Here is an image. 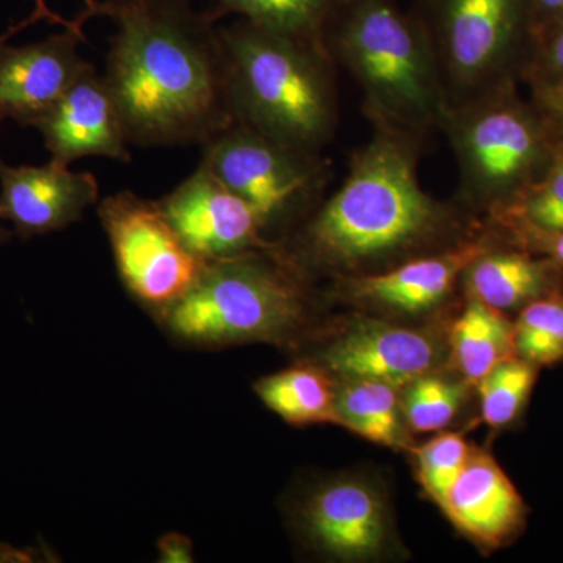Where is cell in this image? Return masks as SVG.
Segmentation results:
<instances>
[{
    "label": "cell",
    "mask_w": 563,
    "mask_h": 563,
    "mask_svg": "<svg viewBox=\"0 0 563 563\" xmlns=\"http://www.w3.org/2000/svg\"><path fill=\"white\" fill-rule=\"evenodd\" d=\"M14 233L11 231V229L7 228L5 221L2 220V217H0V246H3V244L10 243L11 239H13Z\"/></svg>",
    "instance_id": "obj_35"
},
{
    "label": "cell",
    "mask_w": 563,
    "mask_h": 563,
    "mask_svg": "<svg viewBox=\"0 0 563 563\" xmlns=\"http://www.w3.org/2000/svg\"><path fill=\"white\" fill-rule=\"evenodd\" d=\"M537 243L543 244L544 250L559 265L563 266V231L553 233L529 232Z\"/></svg>",
    "instance_id": "obj_32"
},
{
    "label": "cell",
    "mask_w": 563,
    "mask_h": 563,
    "mask_svg": "<svg viewBox=\"0 0 563 563\" xmlns=\"http://www.w3.org/2000/svg\"><path fill=\"white\" fill-rule=\"evenodd\" d=\"M547 101L563 120V80L547 90Z\"/></svg>",
    "instance_id": "obj_34"
},
{
    "label": "cell",
    "mask_w": 563,
    "mask_h": 563,
    "mask_svg": "<svg viewBox=\"0 0 563 563\" xmlns=\"http://www.w3.org/2000/svg\"><path fill=\"white\" fill-rule=\"evenodd\" d=\"M459 531L487 548H499L523 529L526 506L498 462L474 451L442 504Z\"/></svg>",
    "instance_id": "obj_16"
},
{
    "label": "cell",
    "mask_w": 563,
    "mask_h": 563,
    "mask_svg": "<svg viewBox=\"0 0 563 563\" xmlns=\"http://www.w3.org/2000/svg\"><path fill=\"white\" fill-rule=\"evenodd\" d=\"M220 33L233 122L318 154L331 139L336 117L324 44L246 20Z\"/></svg>",
    "instance_id": "obj_3"
},
{
    "label": "cell",
    "mask_w": 563,
    "mask_h": 563,
    "mask_svg": "<svg viewBox=\"0 0 563 563\" xmlns=\"http://www.w3.org/2000/svg\"><path fill=\"white\" fill-rule=\"evenodd\" d=\"M157 318L187 346L279 344L306 324V288L295 262L266 247L206 262L190 290Z\"/></svg>",
    "instance_id": "obj_5"
},
{
    "label": "cell",
    "mask_w": 563,
    "mask_h": 563,
    "mask_svg": "<svg viewBox=\"0 0 563 563\" xmlns=\"http://www.w3.org/2000/svg\"><path fill=\"white\" fill-rule=\"evenodd\" d=\"M40 554L33 550H21L11 544L0 543V562H35Z\"/></svg>",
    "instance_id": "obj_33"
},
{
    "label": "cell",
    "mask_w": 563,
    "mask_h": 563,
    "mask_svg": "<svg viewBox=\"0 0 563 563\" xmlns=\"http://www.w3.org/2000/svg\"><path fill=\"white\" fill-rule=\"evenodd\" d=\"M537 372L536 365L517 355L492 369L477 384L483 420L492 428H504L517 420L531 396Z\"/></svg>",
    "instance_id": "obj_24"
},
{
    "label": "cell",
    "mask_w": 563,
    "mask_h": 563,
    "mask_svg": "<svg viewBox=\"0 0 563 563\" xmlns=\"http://www.w3.org/2000/svg\"><path fill=\"white\" fill-rule=\"evenodd\" d=\"M322 43L362 85L377 122L412 135L443 122L450 102L417 13L395 0H342Z\"/></svg>",
    "instance_id": "obj_4"
},
{
    "label": "cell",
    "mask_w": 563,
    "mask_h": 563,
    "mask_svg": "<svg viewBox=\"0 0 563 563\" xmlns=\"http://www.w3.org/2000/svg\"><path fill=\"white\" fill-rule=\"evenodd\" d=\"M92 18L117 32L107 54V87L131 144L190 146L233 124L217 10L192 0H92Z\"/></svg>",
    "instance_id": "obj_1"
},
{
    "label": "cell",
    "mask_w": 563,
    "mask_h": 563,
    "mask_svg": "<svg viewBox=\"0 0 563 563\" xmlns=\"http://www.w3.org/2000/svg\"><path fill=\"white\" fill-rule=\"evenodd\" d=\"M443 124L450 129L466 190L476 199L501 196L539 154L536 129L507 103L474 96L448 107Z\"/></svg>",
    "instance_id": "obj_9"
},
{
    "label": "cell",
    "mask_w": 563,
    "mask_h": 563,
    "mask_svg": "<svg viewBox=\"0 0 563 563\" xmlns=\"http://www.w3.org/2000/svg\"><path fill=\"white\" fill-rule=\"evenodd\" d=\"M218 14L235 13L258 27L322 43L325 25L342 0H214Z\"/></svg>",
    "instance_id": "obj_22"
},
{
    "label": "cell",
    "mask_w": 563,
    "mask_h": 563,
    "mask_svg": "<svg viewBox=\"0 0 563 563\" xmlns=\"http://www.w3.org/2000/svg\"><path fill=\"white\" fill-rule=\"evenodd\" d=\"M398 388L380 380L344 379L335 393L339 424L369 442L404 450L409 442Z\"/></svg>",
    "instance_id": "obj_20"
},
{
    "label": "cell",
    "mask_w": 563,
    "mask_h": 563,
    "mask_svg": "<svg viewBox=\"0 0 563 563\" xmlns=\"http://www.w3.org/2000/svg\"><path fill=\"white\" fill-rule=\"evenodd\" d=\"M451 346L459 372L477 385L499 363L514 357V322L472 296L454 322Z\"/></svg>",
    "instance_id": "obj_19"
},
{
    "label": "cell",
    "mask_w": 563,
    "mask_h": 563,
    "mask_svg": "<svg viewBox=\"0 0 563 563\" xmlns=\"http://www.w3.org/2000/svg\"><path fill=\"white\" fill-rule=\"evenodd\" d=\"M504 218L520 222L525 232H562L563 161L555 163L544 180L532 185L507 206Z\"/></svg>",
    "instance_id": "obj_26"
},
{
    "label": "cell",
    "mask_w": 563,
    "mask_h": 563,
    "mask_svg": "<svg viewBox=\"0 0 563 563\" xmlns=\"http://www.w3.org/2000/svg\"><path fill=\"white\" fill-rule=\"evenodd\" d=\"M33 129L43 135L51 161L60 165L69 166L85 157L131 162V141L120 110L92 65Z\"/></svg>",
    "instance_id": "obj_13"
},
{
    "label": "cell",
    "mask_w": 563,
    "mask_h": 563,
    "mask_svg": "<svg viewBox=\"0 0 563 563\" xmlns=\"http://www.w3.org/2000/svg\"><path fill=\"white\" fill-rule=\"evenodd\" d=\"M529 16L553 24L563 18V0H529Z\"/></svg>",
    "instance_id": "obj_31"
},
{
    "label": "cell",
    "mask_w": 563,
    "mask_h": 563,
    "mask_svg": "<svg viewBox=\"0 0 563 563\" xmlns=\"http://www.w3.org/2000/svg\"><path fill=\"white\" fill-rule=\"evenodd\" d=\"M515 355L540 366L563 361V296H542L525 306L514 322Z\"/></svg>",
    "instance_id": "obj_23"
},
{
    "label": "cell",
    "mask_w": 563,
    "mask_h": 563,
    "mask_svg": "<svg viewBox=\"0 0 563 563\" xmlns=\"http://www.w3.org/2000/svg\"><path fill=\"white\" fill-rule=\"evenodd\" d=\"M551 282L550 263L515 252H484L466 269L470 295L501 312L551 295Z\"/></svg>",
    "instance_id": "obj_18"
},
{
    "label": "cell",
    "mask_w": 563,
    "mask_h": 563,
    "mask_svg": "<svg viewBox=\"0 0 563 563\" xmlns=\"http://www.w3.org/2000/svg\"><path fill=\"white\" fill-rule=\"evenodd\" d=\"M446 220L418 180L412 133L377 122L342 187L303 229L302 252L318 265L358 268L412 250Z\"/></svg>",
    "instance_id": "obj_2"
},
{
    "label": "cell",
    "mask_w": 563,
    "mask_h": 563,
    "mask_svg": "<svg viewBox=\"0 0 563 563\" xmlns=\"http://www.w3.org/2000/svg\"><path fill=\"white\" fill-rule=\"evenodd\" d=\"M40 21H51L55 22V24L62 25H66L69 22L68 20H63V18L58 16L57 13H54V11L46 5L44 0H36L35 10H33L25 20L18 22V24L10 25L5 32L0 33V47H2L3 44L9 43V41L13 38V36H16L18 33L25 31V29L31 27L32 24H36V22Z\"/></svg>",
    "instance_id": "obj_29"
},
{
    "label": "cell",
    "mask_w": 563,
    "mask_h": 563,
    "mask_svg": "<svg viewBox=\"0 0 563 563\" xmlns=\"http://www.w3.org/2000/svg\"><path fill=\"white\" fill-rule=\"evenodd\" d=\"M184 243L203 262L276 244L263 239V222L206 163L158 201Z\"/></svg>",
    "instance_id": "obj_10"
},
{
    "label": "cell",
    "mask_w": 563,
    "mask_h": 563,
    "mask_svg": "<svg viewBox=\"0 0 563 563\" xmlns=\"http://www.w3.org/2000/svg\"><path fill=\"white\" fill-rule=\"evenodd\" d=\"M98 214L122 285L155 317L198 280L206 262L184 243L158 201L120 191L99 202Z\"/></svg>",
    "instance_id": "obj_6"
},
{
    "label": "cell",
    "mask_w": 563,
    "mask_h": 563,
    "mask_svg": "<svg viewBox=\"0 0 563 563\" xmlns=\"http://www.w3.org/2000/svg\"><path fill=\"white\" fill-rule=\"evenodd\" d=\"M298 523L313 548L342 561L374 558L388 537L384 496L365 481L339 479L314 488L299 506Z\"/></svg>",
    "instance_id": "obj_14"
},
{
    "label": "cell",
    "mask_w": 563,
    "mask_h": 563,
    "mask_svg": "<svg viewBox=\"0 0 563 563\" xmlns=\"http://www.w3.org/2000/svg\"><path fill=\"white\" fill-rule=\"evenodd\" d=\"M550 29L551 35L547 44L548 65L563 76V18L550 24Z\"/></svg>",
    "instance_id": "obj_30"
},
{
    "label": "cell",
    "mask_w": 563,
    "mask_h": 563,
    "mask_svg": "<svg viewBox=\"0 0 563 563\" xmlns=\"http://www.w3.org/2000/svg\"><path fill=\"white\" fill-rule=\"evenodd\" d=\"M472 448L459 433H440L417 451L418 479L429 496L442 506Z\"/></svg>",
    "instance_id": "obj_27"
},
{
    "label": "cell",
    "mask_w": 563,
    "mask_h": 563,
    "mask_svg": "<svg viewBox=\"0 0 563 563\" xmlns=\"http://www.w3.org/2000/svg\"><path fill=\"white\" fill-rule=\"evenodd\" d=\"M99 203V181L69 166H11L0 158V217L21 240L65 231Z\"/></svg>",
    "instance_id": "obj_12"
},
{
    "label": "cell",
    "mask_w": 563,
    "mask_h": 563,
    "mask_svg": "<svg viewBox=\"0 0 563 563\" xmlns=\"http://www.w3.org/2000/svg\"><path fill=\"white\" fill-rule=\"evenodd\" d=\"M525 11L529 0H421L415 13L428 31L446 98L453 91L459 99L454 106L479 95Z\"/></svg>",
    "instance_id": "obj_8"
},
{
    "label": "cell",
    "mask_w": 563,
    "mask_h": 563,
    "mask_svg": "<svg viewBox=\"0 0 563 563\" xmlns=\"http://www.w3.org/2000/svg\"><path fill=\"white\" fill-rule=\"evenodd\" d=\"M85 2V5H90V3L92 2V0H84Z\"/></svg>",
    "instance_id": "obj_36"
},
{
    "label": "cell",
    "mask_w": 563,
    "mask_h": 563,
    "mask_svg": "<svg viewBox=\"0 0 563 563\" xmlns=\"http://www.w3.org/2000/svg\"><path fill=\"white\" fill-rule=\"evenodd\" d=\"M158 561L162 563L195 562V547L187 536L179 532L166 533L157 543Z\"/></svg>",
    "instance_id": "obj_28"
},
{
    "label": "cell",
    "mask_w": 563,
    "mask_h": 563,
    "mask_svg": "<svg viewBox=\"0 0 563 563\" xmlns=\"http://www.w3.org/2000/svg\"><path fill=\"white\" fill-rule=\"evenodd\" d=\"M85 7L79 16L36 43L0 47V120L21 128L36 122L55 106L91 63L79 54L85 41L84 25L91 20Z\"/></svg>",
    "instance_id": "obj_11"
},
{
    "label": "cell",
    "mask_w": 563,
    "mask_h": 563,
    "mask_svg": "<svg viewBox=\"0 0 563 563\" xmlns=\"http://www.w3.org/2000/svg\"><path fill=\"white\" fill-rule=\"evenodd\" d=\"M485 252L466 243L431 257L415 258L398 268L365 274L346 282L351 298L398 312L417 313L446 298L455 282Z\"/></svg>",
    "instance_id": "obj_17"
},
{
    "label": "cell",
    "mask_w": 563,
    "mask_h": 563,
    "mask_svg": "<svg viewBox=\"0 0 563 563\" xmlns=\"http://www.w3.org/2000/svg\"><path fill=\"white\" fill-rule=\"evenodd\" d=\"M202 163L257 211L263 228L287 220L317 198L325 165L250 125L233 122L203 144Z\"/></svg>",
    "instance_id": "obj_7"
},
{
    "label": "cell",
    "mask_w": 563,
    "mask_h": 563,
    "mask_svg": "<svg viewBox=\"0 0 563 563\" xmlns=\"http://www.w3.org/2000/svg\"><path fill=\"white\" fill-rule=\"evenodd\" d=\"M402 398V415L407 426L415 432L443 431L454 420L465 398V387L442 377H418L406 385Z\"/></svg>",
    "instance_id": "obj_25"
},
{
    "label": "cell",
    "mask_w": 563,
    "mask_h": 563,
    "mask_svg": "<svg viewBox=\"0 0 563 563\" xmlns=\"http://www.w3.org/2000/svg\"><path fill=\"white\" fill-rule=\"evenodd\" d=\"M321 368L343 379H372L406 387L429 374L435 343L426 333L376 320L355 322L318 357Z\"/></svg>",
    "instance_id": "obj_15"
},
{
    "label": "cell",
    "mask_w": 563,
    "mask_h": 563,
    "mask_svg": "<svg viewBox=\"0 0 563 563\" xmlns=\"http://www.w3.org/2000/svg\"><path fill=\"white\" fill-rule=\"evenodd\" d=\"M255 393L272 412L290 424H339L336 387L320 366L298 365L263 377L255 384Z\"/></svg>",
    "instance_id": "obj_21"
}]
</instances>
